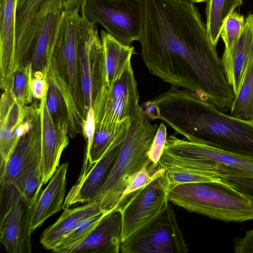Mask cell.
<instances>
[{
	"label": "cell",
	"instance_id": "6da1fadb",
	"mask_svg": "<svg viewBox=\"0 0 253 253\" xmlns=\"http://www.w3.org/2000/svg\"><path fill=\"white\" fill-rule=\"evenodd\" d=\"M141 55L148 71L197 93L223 112L234 99L221 58L189 0H143Z\"/></svg>",
	"mask_w": 253,
	"mask_h": 253
},
{
	"label": "cell",
	"instance_id": "7a4b0ae2",
	"mask_svg": "<svg viewBox=\"0 0 253 253\" xmlns=\"http://www.w3.org/2000/svg\"><path fill=\"white\" fill-rule=\"evenodd\" d=\"M151 116L185 139L253 157V124L226 114L196 93L172 86L154 99Z\"/></svg>",
	"mask_w": 253,
	"mask_h": 253
},
{
	"label": "cell",
	"instance_id": "3957f363",
	"mask_svg": "<svg viewBox=\"0 0 253 253\" xmlns=\"http://www.w3.org/2000/svg\"><path fill=\"white\" fill-rule=\"evenodd\" d=\"M159 166L169 172L171 184L219 181L229 177H253V157L205 143L167 137Z\"/></svg>",
	"mask_w": 253,
	"mask_h": 253
},
{
	"label": "cell",
	"instance_id": "277c9868",
	"mask_svg": "<svg viewBox=\"0 0 253 253\" xmlns=\"http://www.w3.org/2000/svg\"><path fill=\"white\" fill-rule=\"evenodd\" d=\"M141 107L133 120L117 159L93 200L108 213L116 210L126 182L133 174L152 163L147 153L158 130Z\"/></svg>",
	"mask_w": 253,
	"mask_h": 253
},
{
	"label": "cell",
	"instance_id": "5b68a950",
	"mask_svg": "<svg viewBox=\"0 0 253 253\" xmlns=\"http://www.w3.org/2000/svg\"><path fill=\"white\" fill-rule=\"evenodd\" d=\"M168 201L188 211L225 222L253 220V202L222 179L179 184L170 190Z\"/></svg>",
	"mask_w": 253,
	"mask_h": 253
},
{
	"label": "cell",
	"instance_id": "8992f818",
	"mask_svg": "<svg viewBox=\"0 0 253 253\" xmlns=\"http://www.w3.org/2000/svg\"><path fill=\"white\" fill-rule=\"evenodd\" d=\"M81 12L120 42L139 41L144 17L143 0H84Z\"/></svg>",
	"mask_w": 253,
	"mask_h": 253
},
{
	"label": "cell",
	"instance_id": "52a82bcc",
	"mask_svg": "<svg viewBox=\"0 0 253 253\" xmlns=\"http://www.w3.org/2000/svg\"><path fill=\"white\" fill-rule=\"evenodd\" d=\"M131 62L110 87L105 85L92 101L95 127L112 129L127 118L132 121L141 106Z\"/></svg>",
	"mask_w": 253,
	"mask_h": 253
},
{
	"label": "cell",
	"instance_id": "ba28073f",
	"mask_svg": "<svg viewBox=\"0 0 253 253\" xmlns=\"http://www.w3.org/2000/svg\"><path fill=\"white\" fill-rule=\"evenodd\" d=\"M188 252V246L169 201L154 219L122 242L120 250L122 253Z\"/></svg>",
	"mask_w": 253,
	"mask_h": 253
},
{
	"label": "cell",
	"instance_id": "9c48e42d",
	"mask_svg": "<svg viewBox=\"0 0 253 253\" xmlns=\"http://www.w3.org/2000/svg\"><path fill=\"white\" fill-rule=\"evenodd\" d=\"M81 8L65 11L61 21L52 57L58 72L85 117L79 67V41L82 23Z\"/></svg>",
	"mask_w": 253,
	"mask_h": 253
},
{
	"label": "cell",
	"instance_id": "30bf717a",
	"mask_svg": "<svg viewBox=\"0 0 253 253\" xmlns=\"http://www.w3.org/2000/svg\"><path fill=\"white\" fill-rule=\"evenodd\" d=\"M169 192L166 171L159 167L151 180L119 209L122 216V242L161 212L169 202Z\"/></svg>",
	"mask_w": 253,
	"mask_h": 253
},
{
	"label": "cell",
	"instance_id": "8fae6325",
	"mask_svg": "<svg viewBox=\"0 0 253 253\" xmlns=\"http://www.w3.org/2000/svg\"><path fill=\"white\" fill-rule=\"evenodd\" d=\"M82 23L79 41V67L85 115L92 101L105 84L102 41L96 24L80 11Z\"/></svg>",
	"mask_w": 253,
	"mask_h": 253
},
{
	"label": "cell",
	"instance_id": "7c38bea8",
	"mask_svg": "<svg viewBox=\"0 0 253 253\" xmlns=\"http://www.w3.org/2000/svg\"><path fill=\"white\" fill-rule=\"evenodd\" d=\"M60 6L55 7L35 20L25 34L31 45L29 62L33 73L47 74L59 27L65 13Z\"/></svg>",
	"mask_w": 253,
	"mask_h": 253
},
{
	"label": "cell",
	"instance_id": "4fadbf2b",
	"mask_svg": "<svg viewBox=\"0 0 253 253\" xmlns=\"http://www.w3.org/2000/svg\"><path fill=\"white\" fill-rule=\"evenodd\" d=\"M124 140L113 145L97 162L84 172H81L76 183L65 197L63 210L93 200L112 168Z\"/></svg>",
	"mask_w": 253,
	"mask_h": 253
},
{
	"label": "cell",
	"instance_id": "5bb4252c",
	"mask_svg": "<svg viewBox=\"0 0 253 253\" xmlns=\"http://www.w3.org/2000/svg\"><path fill=\"white\" fill-rule=\"evenodd\" d=\"M221 60L235 97L239 93L253 61V13L246 17L240 36L230 50L224 51Z\"/></svg>",
	"mask_w": 253,
	"mask_h": 253
},
{
	"label": "cell",
	"instance_id": "9a60e30c",
	"mask_svg": "<svg viewBox=\"0 0 253 253\" xmlns=\"http://www.w3.org/2000/svg\"><path fill=\"white\" fill-rule=\"evenodd\" d=\"M122 216L119 209L106 214L81 241L62 249L60 253H119L122 242Z\"/></svg>",
	"mask_w": 253,
	"mask_h": 253
},
{
	"label": "cell",
	"instance_id": "2e32d148",
	"mask_svg": "<svg viewBox=\"0 0 253 253\" xmlns=\"http://www.w3.org/2000/svg\"><path fill=\"white\" fill-rule=\"evenodd\" d=\"M32 207L22 196L0 225V242L8 253H31Z\"/></svg>",
	"mask_w": 253,
	"mask_h": 253
},
{
	"label": "cell",
	"instance_id": "e0dca14e",
	"mask_svg": "<svg viewBox=\"0 0 253 253\" xmlns=\"http://www.w3.org/2000/svg\"><path fill=\"white\" fill-rule=\"evenodd\" d=\"M42 125L39 114L31 130L20 138L11 156L0 184L11 183L42 163Z\"/></svg>",
	"mask_w": 253,
	"mask_h": 253
},
{
	"label": "cell",
	"instance_id": "ac0fdd59",
	"mask_svg": "<svg viewBox=\"0 0 253 253\" xmlns=\"http://www.w3.org/2000/svg\"><path fill=\"white\" fill-rule=\"evenodd\" d=\"M27 106L20 104L10 90H3L0 103V177L20 140L15 132L25 117Z\"/></svg>",
	"mask_w": 253,
	"mask_h": 253
},
{
	"label": "cell",
	"instance_id": "d6986e66",
	"mask_svg": "<svg viewBox=\"0 0 253 253\" xmlns=\"http://www.w3.org/2000/svg\"><path fill=\"white\" fill-rule=\"evenodd\" d=\"M69 163L59 165L47 186L39 195L32 210V228L34 231L51 216L63 209Z\"/></svg>",
	"mask_w": 253,
	"mask_h": 253
},
{
	"label": "cell",
	"instance_id": "ffe728a7",
	"mask_svg": "<svg viewBox=\"0 0 253 253\" xmlns=\"http://www.w3.org/2000/svg\"><path fill=\"white\" fill-rule=\"evenodd\" d=\"M39 111L42 125V168L45 184L59 167L61 154L68 143L57 134L46 106V96L40 100Z\"/></svg>",
	"mask_w": 253,
	"mask_h": 253
},
{
	"label": "cell",
	"instance_id": "44dd1931",
	"mask_svg": "<svg viewBox=\"0 0 253 253\" xmlns=\"http://www.w3.org/2000/svg\"><path fill=\"white\" fill-rule=\"evenodd\" d=\"M0 79L9 80L15 70V22L17 0L0 4Z\"/></svg>",
	"mask_w": 253,
	"mask_h": 253
},
{
	"label": "cell",
	"instance_id": "7402d4cb",
	"mask_svg": "<svg viewBox=\"0 0 253 253\" xmlns=\"http://www.w3.org/2000/svg\"><path fill=\"white\" fill-rule=\"evenodd\" d=\"M52 225L42 233L40 242L42 246L47 250H52L59 241L73 230L80 222L85 219L101 212L97 202H90L74 208H68Z\"/></svg>",
	"mask_w": 253,
	"mask_h": 253
},
{
	"label": "cell",
	"instance_id": "603a6c76",
	"mask_svg": "<svg viewBox=\"0 0 253 253\" xmlns=\"http://www.w3.org/2000/svg\"><path fill=\"white\" fill-rule=\"evenodd\" d=\"M105 84L111 87L120 78L134 53V47L119 42L107 31L101 30Z\"/></svg>",
	"mask_w": 253,
	"mask_h": 253
},
{
	"label": "cell",
	"instance_id": "cb8c5ba5",
	"mask_svg": "<svg viewBox=\"0 0 253 253\" xmlns=\"http://www.w3.org/2000/svg\"><path fill=\"white\" fill-rule=\"evenodd\" d=\"M132 122L131 119L127 118L118 126L109 129L95 127L89 152L84 158L81 172L97 162L113 145L125 139Z\"/></svg>",
	"mask_w": 253,
	"mask_h": 253
},
{
	"label": "cell",
	"instance_id": "d4e9b609",
	"mask_svg": "<svg viewBox=\"0 0 253 253\" xmlns=\"http://www.w3.org/2000/svg\"><path fill=\"white\" fill-rule=\"evenodd\" d=\"M47 90L46 104L57 134L63 141L69 143V116L65 97L58 85L46 76Z\"/></svg>",
	"mask_w": 253,
	"mask_h": 253
},
{
	"label": "cell",
	"instance_id": "484cf974",
	"mask_svg": "<svg viewBox=\"0 0 253 253\" xmlns=\"http://www.w3.org/2000/svg\"><path fill=\"white\" fill-rule=\"evenodd\" d=\"M206 2V25L208 34L216 47L226 18L235 8L242 4L243 0H207Z\"/></svg>",
	"mask_w": 253,
	"mask_h": 253
},
{
	"label": "cell",
	"instance_id": "4316f807",
	"mask_svg": "<svg viewBox=\"0 0 253 253\" xmlns=\"http://www.w3.org/2000/svg\"><path fill=\"white\" fill-rule=\"evenodd\" d=\"M229 115L243 120L253 121V61L239 93L234 97Z\"/></svg>",
	"mask_w": 253,
	"mask_h": 253
},
{
	"label": "cell",
	"instance_id": "83f0119b",
	"mask_svg": "<svg viewBox=\"0 0 253 253\" xmlns=\"http://www.w3.org/2000/svg\"><path fill=\"white\" fill-rule=\"evenodd\" d=\"M19 190L21 196L33 207L44 184L42 163L11 182Z\"/></svg>",
	"mask_w": 253,
	"mask_h": 253
},
{
	"label": "cell",
	"instance_id": "f1b7e54d",
	"mask_svg": "<svg viewBox=\"0 0 253 253\" xmlns=\"http://www.w3.org/2000/svg\"><path fill=\"white\" fill-rule=\"evenodd\" d=\"M32 78L33 72L30 62L25 66L17 68L13 73L10 88L8 90L22 106H28L33 101Z\"/></svg>",
	"mask_w": 253,
	"mask_h": 253
},
{
	"label": "cell",
	"instance_id": "f546056e",
	"mask_svg": "<svg viewBox=\"0 0 253 253\" xmlns=\"http://www.w3.org/2000/svg\"><path fill=\"white\" fill-rule=\"evenodd\" d=\"M159 168V164L149 163L130 176L127 180L119 201L117 209H120L132 194L147 185Z\"/></svg>",
	"mask_w": 253,
	"mask_h": 253
},
{
	"label": "cell",
	"instance_id": "4dcf8cb0",
	"mask_svg": "<svg viewBox=\"0 0 253 253\" xmlns=\"http://www.w3.org/2000/svg\"><path fill=\"white\" fill-rule=\"evenodd\" d=\"M108 213L101 212L80 222L73 230L64 236L52 249L59 253L62 249L84 239Z\"/></svg>",
	"mask_w": 253,
	"mask_h": 253
},
{
	"label": "cell",
	"instance_id": "1f68e13d",
	"mask_svg": "<svg viewBox=\"0 0 253 253\" xmlns=\"http://www.w3.org/2000/svg\"><path fill=\"white\" fill-rule=\"evenodd\" d=\"M245 22L244 17L235 11L231 13L226 18L221 29L220 37L224 44V51L232 47L240 36Z\"/></svg>",
	"mask_w": 253,
	"mask_h": 253
},
{
	"label": "cell",
	"instance_id": "d6a6232c",
	"mask_svg": "<svg viewBox=\"0 0 253 253\" xmlns=\"http://www.w3.org/2000/svg\"><path fill=\"white\" fill-rule=\"evenodd\" d=\"M0 225L8 215L21 197L18 189L12 183L0 184Z\"/></svg>",
	"mask_w": 253,
	"mask_h": 253
},
{
	"label": "cell",
	"instance_id": "836d02e7",
	"mask_svg": "<svg viewBox=\"0 0 253 253\" xmlns=\"http://www.w3.org/2000/svg\"><path fill=\"white\" fill-rule=\"evenodd\" d=\"M167 127L161 123L151 146L147 153L148 159L154 164H159V162L164 151L167 139Z\"/></svg>",
	"mask_w": 253,
	"mask_h": 253
},
{
	"label": "cell",
	"instance_id": "e575fe53",
	"mask_svg": "<svg viewBox=\"0 0 253 253\" xmlns=\"http://www.w3.org/2000/svg\"><path fill=\"white\" fill-rule=\"evenodd\" d=\"M221 179L253 202V177H229Z\"/></svg>",
	"mask_w": 253,
	"mask_h": 253
},
{
	"label": "cell",
	"instance_id": "d590c367",
	"mask_svg": "<svg viewBox=\"0 0 253 253\" xmlns=\"http://www.w3.org/2000/svg\"><path fill=\"white\" fill-rule=\"evenodd\" d=\"M95 130V122L92 106L88 110L85 118L83 122L82 130L83 136L86 141L84 157H85L90 149L94 132Z\"/></svg>",
	"mask_w": 253,
	"mask_h": 253
},
{
	"label": "cell",
	"instance_id": "8d00e7d4",
	"mask_svg": "<svg viewBox=\"0 0 253 253\" xmlns=\"http://www.w3.org/2000/svg\"><path fill=\"white\" fill-rule=\"evenodd\" d=\"M46 75L41 71L33 73L31 88L34 98L41 100L46 96L48 86Z\"/></svg>",
	"mask_w": 253,
	"mask_h": 253
},
{
	"label": "cell",
	"instance_id": "74e56055",
	"mask_svg": "<svg viewBox=\"0 0 253 253\" xmlns=\"http://www.w3.org/2000/svg\"><path fill=\"white\" fill-rule=\"evenodd\" d=\"M236 253H253V229L246 232L245 235L234 239Z\"/></svg>",
	"mask_w": 253,
	"mask_h": 253
},
{
	"label": "cell",
	"instance_id": "f35d334b",
	"mask_svg": "<svg viewBox=\"0 0 253 253\" xmlns=\"http://www.w3.org/2000/svg\"><path fill=\"white\" fill-rule=\"evenodd\" d=\"M84 0H61V4L65 11L81 8Z\"/></svg>",
	"mask_w": 253,
	"mask_h": 253
},
{
	"label": "cell",
	"instance_id": "ab89813d",
	"mask_svg": "<svg viewBox=\"0 0 253 253\" xmlns=\"http://www.w3.org/2000/svg\"><path fill=\"white\" fill-rule=\"evenodd\" d=\"M25 0H17V9L20 8Z\"/></svg>",
	"mask_w": 253,
	"mask_h": 253
},
{
	"label": "cell",
	"instance_id": "60d3db41",
	"mask_svg": "<svg viewBox=\"0 0 253 253\" xmlns=\"http://www.w3.org/2000/svg\"><path fill=\"white\" fill-rule=\"evenodd\" d=\"M191 2L194 3H198V2H205L207 1V0H189Z\"/></svg>",
	"mask_w": 253,
	"mask_h": 253
},
{
	"label": "cell",
	"instance_id": "b9f144b4",
	"mask_svg": "<svg viewBox=\"0 0 253 253\" xmlns=\"http://www.w3.org/2000/svg\"><path fill=\"white\" fill-rule=\"evenodd\" d=\"M4 0H0V4H2Z\"/></svg>",
	"mask_w": 253,
	"mask_h": 253
},
{
	"label": "cell",
	"instance_id": "7bdbcfd3",
	"mask_svg": "<svg viewBox=\"0 0 253 253\" xmlns=\"http://www.w3.org/2000/svg\"><path fill=\"white\" fill-rule=\"evenodd\" d=\"M252 124H253V121H252Z\"/></svg>",
	"mask_w": 253,
	"mask_h": 253
}]
</instances>
